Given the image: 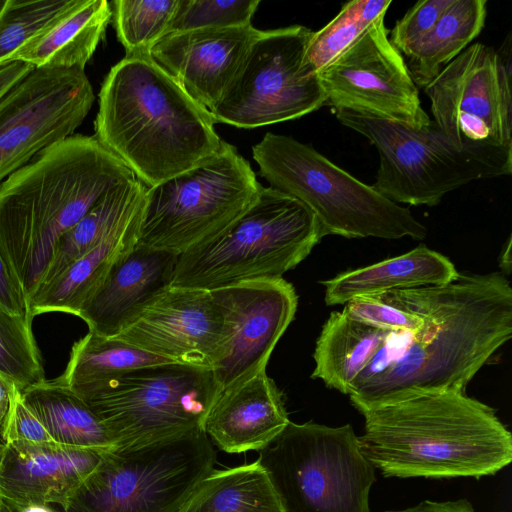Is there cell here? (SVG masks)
Wrapping results in <instances>:
<instances>
[{
  "label": "cell",
  "mask_w": 512,
  "mask_h": 512,
  "mask_svg": "<svg viewBox=\"0 0 512 512\" xmlns=\"http://www.w3.org/2000/svg\"><path fill=\"white\" fill-rule=\"evenodd\" d=\"M311 34L302 25L262 31L225 95L209 112L214 123L253 129L294 120L326 105L318 76L303 66Z\"/></svg>",
  "instance_id": "4fadbf2b"
},
{
  "label": "cell",
  "mask_w": 512,
  "mask_h": 512,
  "mask_svg": "<svg viewBox=\"0 0 512 512\" xmlns=\"http://www.w3.org/2000/svg\"><path fill=\"white\" fill-rule=\"evenodd\" d=\"M95 100L83 69L34 68L0 98V182L72 136Z\"/></svg>",
  "instance_id": "5bb4252c"
},
{
  "label": "cell",
  "mask_w": 512,
  "mask_h": 512,
  "mask_svg": "<svg viewBox=\"0 0 512 512\" xmlns=\"http://www.w3.org/2000/svg\"><path fill=\"white\" fill-rule=\"evenodd\" d=\"M458 275L446 256L419 245L402 255L343 272L321 284L325 286V303L333 306L391 290L444 285Z\"/></svg>",
  "instance_id": "603a6c76"
},
{
  "label": "cell",
  "mask_w": 512,
  "mask_h": 512,
  "mask_svg": "<svg viewBox=\"0 0 512 512\" xmlns=\"http://www.w3.org/2000/svg\"><path fill=\"white\" fill-rule=\"evenodd\" d=\"M0 308L6 312L31 316L29 302L19 281L0 251ZM34 318V317H33Z\"/></svg>",
  "instance_id": "f35d334b"
},
{
  "label": "cell",
  "mask_w": 512,
  "mask_h": 512,
  "mask_svg": "<svg viewBox=\"0 0 512 512\" xmlns=\"http://www.w3.org/2000/svg\"><path fill=\"white\" fill-rule=\"evenodd\" d=\"M112 18L106 0H76L55 23L22 46L10 62L34 68H85Z\"/></svg>",
  "instance_id": "cb8c5ba5"
},
{
  "label": "cell",
  "mask_w": 512,
  "mask_h": 512,
  "mask_svg": "<svg viewBox=\"0 0 512 512\" xmlns=\"http://www.w3.org/2000/svg\"><path fill=\"white\" fill-rule=\"evenodd\" d=\"M324 237L315 214L271 187L211 241L177 256L170 285L213 291L245 281L277 279Z\"/></svg>",
  "instance_id": "5b68a950"
},
{
  "label": "cell",
  "mask_w": 512,
  "mask_h": 512,
  "mask_svg": "<svg viewBox=\"0 0 512 512\" xmlns=\"http://www.w3.org/2000/svg\"><path fill=\"white\" fill-rule=\"evenodd\" d=\"M284 512H371L375 468L346 424L289 422L259 451Z\"/></svg>",
  "instance_id": "ba28073f"
},
{
  "label": "cell",
  "mask_w": 512,
  "mask_h": 512,
  "mask_svg": "<svg viewBox=\"0 0 512 512\" xmlns=\"http://www.w3.org/2000/svg\"><path fill=\"white\" fill-rule=\"evenodd\" d=\"M34 67L21 61H13L0 67V98Z\"/></svg>",
  "instance_id": "60d3db41"
},
{
  "label": "cell",
  "mask_w": 512,
  "mask_h": 512,
  "mask_svg": "<svg viewBox=\"0 0 512 512\" xmlns=\"http://www.w3.org/2000/svg\"><path fill=\"white\" fill-rule=\"evenodd\" d=\"M216 450L203 430L105 452L55 512H178L214 470Z\"/></svg>",
  "instance_id": "9c48e42d"
},
{
  "label": "cell",
  "mask_w": 512,
  "mask_h": 512,
  "mask_svg": "<svg viewBox=\"0 0 512 512\" xmlns=\"http://www.w3.org/2000/svg\"><path fill=\"white\" fill-rule=\"evenodd\" d=\"M14 387L0 377V439L10 410L11 394Z\"/></svg>",
  "instance_id": "b9f144b4"
},
{
  "label": "cell",
  "mask_w": 512,
  "mask_h": 512,
  "mask_svg": "<svg viewBox=\"0 0 512 512\" xmlns=\"http://www.w3.org/2000/svg\"><path fill=\"white\" fill-rule=\"evenodd\" d=\"M365 458L385 477L496 474L512 461V435L495 410L462 391L414 394L360 408Z\"/></svg>",
  "instance_id": "3957f363"
},
{
  "label": "cell",
  "mask_w": 512,
  "mask_h": 512,
  "mask_svg": "<svg viewBox=\"0 0 512 512\" xmlns=\"http://www.w3.org/2000/svg\"><path fill=\"white\" fill-rule=\"evenodd\" d=\"M20 393L54 442L102 452L115 449L99 417L59 377L45 379Z\"/></svg>",
  "instance_id": "484cf974"
},
{
  "label": "cell",
  "mask_w": 512,
  "mask_h": 512,
  "mask_svg": "<svg viewBox=\"0 0 512 512\" xmlns=\"http://www.w3.org/2000/svg\"><path fill=\"white\" fill-rule=\"evenodd\" d=\"M343 311L357 321L389 332L415 331L423 322L417 313L399 309L372 296L347 302Z\"/></svg>",
  "instance_id": "8d00e7d4"
},
{
  "label": "cell",
  "mask_w": 512,
  "mask_h": 512,
  "mask_svg": "<svg viewBox=\"0 0 512 512\" xmlns=\"http://www.w3.org/2000/svg\"><path fill=\"white\" fill-rule=\"evenodd\" d=\"M486 0H453L432 30L407 56V67L417 87L427 86L481 33Z\"/></svg>",
  "instance_id": "83f0119b"
},
{
  "label": "cell",
  "mask_w": 512,
  "mask_h": 512,
  "mask_svg": "<svg viewBox=\"0 0 512 512\" xmlns=\"http://www.w3.org/2000/svg\"><path fill=\"white\" fill-rule=\"evenodd\" d=\"M18 512H55V509L51 506L33 505L25 507Z\"/></svg>",
  "instance_id": "7bdbcfd3"
},
{
  "label": "cell",
  "mask_w": 512,
  "mask_h": 512,
  "mask_svg": "<svg viewBox=\"0 0 512 512\" xmlns=\"http://www.w3.org/2000/svg\"><path fill=\"white\" fill-rule=\"evenodd\" d=\"M75 393L99 417L117 449L203 430L220 390L210 368L166 363Z\"/></svg>",
  "instance_id": "8fae6325"
},
{
  "label": "cell",
  "mask_w": 512,
  "mask_h": 512,
  "mask_svg": "<svg viewBox=\"0 0 512 512\" xmlns=\"http://www.w3.org/2000/svg\"><path fill=\"white\" fill-rule=\"evenodd\" d=\"M262 31L248 25L169 33L150 49L149 55L210 112L225 95Z\"/></svg>",
  "instance_id": "ac0fdd59"
},
{
  "label": "cell",
  "mask_w": 512,
  "mask_h": 512,
  "mask_svg": "<svg viewBox=\"0 0 512 512\" xmlns=\"http://www.w3.org/2000/svg\"><path fill=\"white\" fill-rule=\"evenodd\" d=\"M135 178L94 136L73 135L0 184V251L28 302L62 235L108 191Z\"/></svg>",
  "instance_id": "7a4b0ae2"
},
{
  "label": "cell",
  "mask_w": 512,
  "mask_h": 512,
  "mask_svg": "<svg viewBox=\"0 0 512 512\" xmlns=\"http://www.w3.org/2000/svg\"><path fill=\"white\" fill-rule=\"evenodd\" d=\"M344 126L367 138L379 153L372 185L397 204L435 206L471 181L509 176L512 152L474 153L451 145L431 120L415 129L368 113L334 110Z\"/></svg>",
  "instance_id": "30bf717a"
},
{
  "label": "cell",
  "mask_w": 512,
  "mask_h": 512,
  "mask_svg": "<svg viewBox=\"0 0 512 512\" xmlns=\"http://www.w3.org/2000/svg\"><path fill=\"white\" fill-rule=\"evenodd\" d=\"M178 512H284L268 472L256 459L249 464L214 469Z\"/></svg>",
  "instance_id": "4316f807"
},
{
  "label": "cell",
  "mask_w": 512,
  "mask_h": 512,
  "mask_svg": "<svg viewBox=\"0 0 512 512\" xmlns=\"http://www.w3.org/2000/svg\"><path fill=\"white\" fill-rule=\"evenodd\" d=\"M385 512H475V510L468 500L458 499L442 502L425 500L405 509Z\"/></svg>",
  "instance_id": "ab89813d"
},
{
  "label": "cell",
  "mask_w": 512,
  "mask_h": 512,
  "mask_svg": "<svg viewBox=\"0 0 512 512\" xmlns=\"http://www.w3.org/2000/svg\"><path fill=\"white\" fill-rule=\"evenodd\" d=\"M104 453L56 442L3 443L0 499L16 510L33 505L63 507Z\"/></svg>",
  "instance_id": "d6986e66"
},
{
  "label": "cell",
  "mask_w": 512,
  "mask_h": 512,
  "mask_svg": "<svg viewBox=\"0 0 512 512\" xmlns=\"http://www.w3.org/2000/svg\"><path fill=\"white\" fill-rule=\"evenodd\" d=\"M1 440L3 443L42 444L54 442L43 424L25 405L21 393L16 387L12 390L10 410Z\"/></svg>",
  "instance_id": "74e56055"
},
{
  "label": "cell",
  "mask_w": 512,
  "mask_h": 512,
  "mask_svg": "<svg viewBox=\"0 0 512 512\" xmlns=\"http://www.w3.org/2000/svg\"><path fill=\"white\" fill-rule=\"evenodd\" d=\"M433 122L459 150L512 152L510 51L476 42L427 86Z\"/></svg>",
  "instance_id": "7c38bea8"
},
{
  "label": "cell",
  "mask_w": 512,
  "mask_h": 512,
  "mask_svg": "<svg viewBox=\"0 0 512 512\" xmlns=\"http://www.w3.org/2000/svg\"><path fill=\"white\" fill-rule=\"evenodd\" d=\"M112 21L126 55L149 54L167 34L178 0H115Z\"/></svg>",
  "instance_id": "d6a6232c"
},
{
  "label": "cell",
  "mask_w": 512,
  "mask_h": 512,
  "mask_svg": "<svg viewBox=\"0 0 512 512\" xmlns=\"http://www.w3.org/2000/svg\"><path fill=\"white\" fill-rule=\"evenodd\" d=\"M94 137L147 188L213 156L222 139L208 110L149 54L126 55L106 75Z\"/></svg>",
  "instance_id": "277c9868"
},
{
  "label": "cell",
  "mask_w": 512,
  "mask_h": 512,
  "mask_svg": "<svg viewBox=\"0 0 512 512\" xmlns=\"http://www.w3.org/2000/svg\"><path fill=\"white\" fill-rule=\"evenodd\" d=\"M76 0H7L0 13V67L62 17Z\"/></svg>",
  "instance_id": "836d02e7"
},
{
  "label": "cell",
  "mask_w": 512,
  "mask_h": 512,
  "mask_svg": "<svg viewBox=\"0 0 512 512\" xmlns=\"http://www.w3.org/2000/svg\"><path fill=\"white\" fill-rule=\"evenodd\" d=\"M290 422L283 394L266 371L220 392L203 424V431L226 453L260 451Z\"/></svg>",
  "instance_id": "ffe728a7"
},
{
  "label": "cell",
  "mask_w": 512,
  "mask_h": 512,
  "mask_svg": "<svg viewBox=\"0 0 512 512\" xmlns=\"http://www.w3.org/2000/svg\"><path fill=\"white\" fill-rule=\"evenodd\" d=\"M391 0H354L345 3L339 13L308 40L303 66L317 73L337 58L374 21L385 16Z\"/></svg>",
  "instance_id": "4dcf8cb0"
},
{
  "label": "cell",
  "mask_w": 512,
  "mask_h": 512,
  "mask_svg": "<svg viewBox=\"0 0 512 512\" xmlns=\"http://www.w3.org/2000/svg\"><path fill=\"white\" fill-rule=\"evenodd\" d=\"M262 188L250 163L222 140L207 160L146 189L137 245L182 255L224 232Z\"/></svg>",
  "instance_id": "52a82bcc"
},
{
  "label": "cell",
  "mask_w": 512,
  "mask_h": 512,
  "mask_svg": "<svg viewBox=\"0 0 512 512\" xmlns=\"http://www.w3.org/2000/svg\"><path fill=\"white\" fill-rule=\"evenodd\" d=\"M146 195V194H145ZM145 198L129 211L91 250L72 263L29 301L30 314L62 312L77 316L82 305L100 287L112 268L138 241Z\"/></svg>",
  "instance_id": "7402d4cb"
},
{
  "label": "cell",
  "mask_w": 512,
  "mask_h": 512,
  "mask_svg": "<svg viewBox=\"0 0 512 512\" xmlns=\"http://www.w3.org/2000/svg\"><path fill=\"white\" fill-rule=\"evenodd\" d=\"M453 0L418 1L389 32L393 46L406 57L432 30Z\"/></svg>",
  "instance_id": "d590c367"
},
{
  "label": "cell",
  "mask_w": 512,
  "mask_h": 512,
  "mask_svg": "<svg viewBox=\"0 0 512 512\" xmlns=\"http://www.w3.org/2000/svg\"><path fill=\"white\" fill-rule=\"evenodd\" d=\"M6 3H7V0H0V13L3 11Z\"/></svg>",
  "instance_id": "ee69618b"
},
{
  "label": "cell",
  "mask_w": 512,
  "mask_h": 512,
  "mask_svg": "<svg viewBox=\"0 0 512 512\" xmlns=\"http://www.w3.org/2000/svg\"><path fill=\"white\" fill-rule=\"evenodd\" d=\"M176 260L172 253L136 244L82 305L77 317L89 331L115 336L140 307L170 285Z\"/></svg>",
  "instance_id": "44dd1931"
},
{
  "label": "cell",
  "mask_w": 512,
  "mask_h": 512,
  "mask_svg": "<svg viewBox=\"0 0 512 512\" xmlns=\"http://www.w3.org/2000/svg\"><path fill=\"white\" fill-rule=\"evenodd\" d=\"M113 337L174 363L211 369L225 332L210 291L168 285Z\"/></svg>",
  "instance_id": "e0dca14e"
},
{
  "label": "cell",
  "mask_w": 512,
  "mask_h": 512,
  "mask_svg": "<svg viewBox=\"0 0 512 512\" xmlns=\"http://www.w3.org/2000/svg\"><path fill=\"white\" fill-rule=\"evenodd\" d=\"M221 310L225 338L211 370L220 392L266 371L294 319L298 296L283 278L245 281L210 291Z\"/></svg>",
  "instance_id": "2e32d148"
},
{
  "label": "cell",
  "mask_w": 512,
  "mask_h": 512,
  "mask_svg": "<svg viewBox=\"0 0 512 512\" xmlns=\"http://www.w3.org/2000/svg\"><path fill=\"white\" fill-rule=\"evenodd\" d=\"M388 332L357 321L343 310L331 312L316 342L311 377L349 395L353 382L371 362Z\"/></svg>",
  "instance_id": "d4e9b609"
},
{
  "label": "cell",
  "mask_w": 512,
  "mask_h": 512,
  "mask_svg": "<svg viewBox=\"0 0 512 512\" xmlns=\"http://www.w3.org/2000/svg\"><path fill=\"white\" fill-rule=\"evenodd\" d=\"M422 317L415 331L388 332L349 397L360 408L468 383L512 335V288L501 272L461 274L444 285L372 296Z\"/></svg>",
  "instance_id": "6da1fadb"
},
{
  "label": "cell",
  "mask_w": 512,
  "mask_h": 512,
  "mask_svg": "<svg viewBox=\"0 0 512 512\" xmlns=\"http://www.w3.org/2000/svg\"><path fill=\"white\" fill-rule=\"evenodd\" d=\"M2 445H3V442H2V440L0 439V450H1V448H2Z\"/></svg>",
  "instance_id": "f6af8a7d"
},
{
  "label": "cell",
  "mask_w": 512,
  "mask_h": 512,
  "mask_svg": "<svg viewBox=\"0 0 512 512\" xmlns=\"http://www.w3.org/2000/svg\"><path fill=\"white\" fill-rule=\"evenodd\" d=\"M33 319L0 308V377L19 391L46 379Z\"/></svg>",
  "instance_id": "1f68e13d"
},
{
  "label": "cell",
  "mask_w": 512,
  "mask_h": 512,
  "mask_svg": "<svg viewBox=\"0 0 512 512\" xmlns=\"http://www.w3.org/2000/svg\"><path fill=\"white\" fill-rule=\"evenodd\" d=\"M385 16L374 21L318 73L333 110L368 113L421 129L431 123L402 54L389 39Z\"/></svg>",
  "instance_id": "9a60e30c"
},
{
  "label": "cell",
  "mask_w": 512,
  "mask_h": 512,
  "mask_svg": "<svg viewBox=\"0 0 512 512\" xmlns=\"http://www.w3.org/2000/svg\"><path fill=\"white\" fill-rule=\"evenodd\" d=\"M252 155L269 187L305 204L324 236L422 240L427 235L408 208L290 136L267 132Z\"/></svg>",
  "instance_id": "8992f818"
},
{
  "label": "cell",
  "mask_w": 512,
  "mask_h": 512,
  "mask_svg": "<svg viewBox=\"0 0 512 512\" xmlns=\"http://www.w3.org/2000/svg\"><path fill=\"white\" fill-rule=\"evenodd\" d=\"M146 189L135 178L108 191L59 239L38 290L54 281L72 263L95 247L129 211L144 200Z\"/></svg>",
  "instance_id": "f1b7e54d"
},
{
  "label": "cell",
  "mask_w": 512,
  "mask_h": 512,
  "mask_svg": "<svg viewBox=\"0 0 512 512\" xmlns=\"http://www.w3.org/2000/svg\"><path fill=\"white\" fill-rule=\"evenodd\" d=\"M259 0H178L167 34L252 25Z\"/></svg>",
  "instance_id": "e575fe53"
},
{
  "label": "cell",
  "mask_w": 512,
  "mask_h": 512,
  "mask_svg": "<svg viewBox=\"0 0 512 512\" xmlns=\"http://www.w3.org/2000/svg\"><path fill=\"white\" fill-rule=\"evenodd\" d=\"M166 363L174 362L118 338L88 331L72 345L66 369L59 378L74 392H80L132 370Z\"/></svg>",
  "instance_id": "f546056e"
}]
</instances>
